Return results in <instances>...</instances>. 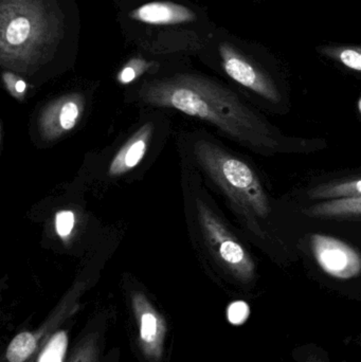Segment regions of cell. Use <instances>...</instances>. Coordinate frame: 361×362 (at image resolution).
<instances>
[{"mask_svg": "<svg viewBox=\"0 0 361 362\" xmlns=\"http://www.w3.org/2000/svg\"><path fill=\"white\" fill-rule=\"evenodd\" d=\"M220 54L225 72L233 81L271 103H279L281 95L268 74L230 45H220Z\"/></svg>", "mask_w": 361, "mask_h": 362, "instance_id": "9", "label": "cell"}, {"mask_svg": "<svg viewBox=\"0 0 361 362\" xmlns=\"http://www.w3.org/2000/svg\"><path fill=\"white\" fill-rule=\"evenodd\" d=\"M311 244L316 261L330 276L348 280L361 274V255L345 242L332 236L314 234Z\"/></svg>", "mask_w": 361, "mask_h": 362, "instance_id": "8", "label": "cell"}, {"mask_svg": "<svg viewBox=\"0 0 361 362\" xmlns=\"http://www.w3.org/2000/svg\"><path fill=\"white\" fill-rule=\"evenodd\" d=\"M85 98L68 93L49 102L37 118L38 134L44 141H55L72 131L82 119Z\"/></svg>", "mask_w": 361, "mask_h": 362, "instance_id": "7", "label": "cell"}, {"mask_svg": "<svg viewBox=\"0 0 361 362\" xmlns=\"http://www.w3.org/2000/svg\"><path fill=\"white\" fill-rule=\"evenodd\" d=\"M131 300L139 331L140 349L150 362H160L167 334V321L144 293L135 291Z\"/></svg>", "mask_w": 361, "mask_h": 362, "instance_id": "6", "label": "cell"}, {"mask_svg": "<svg viewBox=\"0 0 361 362\" xmlns=\"http://www.w3.org/2000/svg\"><path fill=\"white\" fill-rule=\"evenodd\" d=\"M144 104L171 108L211 123L239 144L258 152L279 151L273 127L237 95L215 81L197 74H177L146 83L139 91Z\"/></svg>", "mask_w": 361, "mask_h": 362, "instance_id": "1", "label": "cell"}, {"mask_svg": "<svg viewBox=\"0 0 361 362\" xmlns=\"http://www.w3.org/2000/svg\"><path fill=\"white\" fill-rule=\"evenodd\" d=\"M305 215L316 218L361 216V196L339 198L315 204L303 211Z\"/></svg>", "mask_w": 361, "mask_h": 362, "instance_id": "12", "label": "cell"}, {"mask_svg": "<svg viewBox=\"0 0 361 362\" xmlns=\"http://www.w3.org/2000/svg\"><path fill=\"white\" fill-rule=\"evenodd\" d=\"M196 213L206 245L214 259L237 280L250 282L256 274V265L245 247L203 200L196 199Z\"/></svg>", "mask_w": 361, "mask_h": 362, "instance_id": "4", "label": "cell"}, {"mask_svg": "<svg viewBox=\"0 0 361 362\" xmlns=\"http://www.w3.org/2000/svg\"><path fill=\"white\" fill-rule=\"evenodd\" d=\"M4 82L6 88H8V93L13 97L20 99L25 95V91H27V84L21 78H17L16 76L10 74V72H6V74H4Z\"/></svg>", "mask_w": 361, "mask_h": 362, "instance_id": "20", "label": "cell"}, {"mask_svg": "<svg viewBox=\"0 0 361 362\" xmlns=\"http://www.w3.org/2000/svg\"><path fill=\"white\" fill-rule=\"evenodd\" d=\"M99 354V336L91 333L74 348L67 362H97Z\"/></svg>", "mask_w": 361, "mask_h": 362, "instance_id": "16", "label": "cell"}, {"mask_svg": "<svg viewBox=\"0 0 361 362\" xmlns=\"http://www.w3.org/2000/svg\"><path fill=\"white\" fill-rule=\"evenodd\" d=\"M146 63L141 59H133L129 62L118 76L119 82L122 84H129V83L133 82L136 78L143 74L144 70L146 69Z\"/></svg>", "mask_w": 361, "mask_h": 362, "instance_id": "18", "label": "cell"}, {"mask_svg": "<svg viewBox=\"0 0 361 362\" xmlns=\"http://www.w3.org/2000/svg\"><path fill=\"white\" fill-rule=\"evenodd\" d=\"M321 54L338 62L349 69L361 72V47H321L318 49Z\"/></svg>", "mask_w": 361, "mask_h": 362, "instance_id": "15", "label": "cell"}, {"mask_svg": "<svg viewBox=\"0 0 361 362\" xmlns=\"http://www.w3.org/2000/svg\"><path fill=\"white\" fill-rule=\"evenodd\" d=\"M78 308V303L65 299L36 331H25L17 334L2 357L1 362H32L48 338L57 331L64 321L69 319Z\"/></svg>", "mask_w": 361, "mask_h": 362, "instance_id": "5", "label": "cell"}, {"mask_svg": "<svg viewBox=\"0 0 361 362\" xmlns=\"http://www.w3.org/2000/svg\"><path fill=\"white\" fill-rule=\"evenodd\" d=\"M358 110H360V112L361 114V98H360V102H358Z\"/></svg>", "mask_w": 361, "mask_h": 362, "instance_id": "22", "label": "cell"}, {"mask_svg": "<svg viewBox=\"0 0 361 362\" xmlns=\"http://www.w3.org/2000/svg\"><path fill=\"white\" fill-rule=\"evenodd\" d=\"M131 18L150 25H178L196 18L194 13L182 4L155 1L143 4L131 13Z\"/></svg>", "mask_w": 361, "mask_h": 362, "instance_id": "11", "label": "cell"}, {"mask_svg": "<svg viewBox=\"0 0 361 362\" xmlns=\"http://www.w3.org/2000/svg\"><path fill=\"white\" fill-rule=\"evenodd\" d=\"M193 155L208 177L224 192L247 227L263 238L260 221L269 216L271 206L254 170L209 140H197Z\"/></svg>", "mask_w": 361, "mask_h": 362, "instance_id": "3", "label": "cell"}, {"mask_svg": "<svg viewBox=\"0 0 361 362\" xmlns=\"http://www.w3.org/2000/svg\"><path fill=\"white\" fill-rule=\"evenodd\" d=\"M69 334L57 329L48 338L32 362H67Z\"/></svg>", "mask_w": 361, "mask_h": 362, "instance_id": "14", "label": "cell"}, {"mask_svg": "<svg viewBox=\"0 0 361 362\" xmlns=\"http://www.w3.org/2000/svg\"><path fill=\"white\" fill-rule=\"evenodd\" d=\"M227 317H228L229 322L232 325H243L249 317V308L245 302H235L229 306L228 310H227Z\"/></svg>", "mask_w": 361, "mask_h": 362, "instance_id": "19", "label": "cell"}, {"mask_svg": "<svg viewBox=\"0 0 361 362\" xmlns=\"http://www.w3.org/2000/svg\"><path fill=\"white\" fill-rule=\"evenodd\" d=\"M154 134V125L146 123L137 129L121 146L108 165L110 177H120L133 171L141 163L148 153Z\"/></svg>", "mask_w": 361, "mask_h": 362, "instance_id": "10", "label": "cell"}, {"mask_svg": "<svg viewBox=\"0 0 361 362\" xmlns=\"http://www.w3.org/2000/svg\"><path fill=\"white\" fill-rule=\"evenodd\" d=\"M309 197L312 199H339L361 196V178L360 180L324 183L309 189Z\"/></svg>", "mask_w": 361, "mask_h": 362, "instance_id": "13", "label": "cell"}, {"mask_svg": "<svg viewBox=\"0 0 361 362\" xmlns=\"http://www.w3.org/2000/svg\"><path fill=\"white\" fill-rule=\"evenodd\" d=\"M305 362H322L320 359L316 358V357H309L307 361Z\"/></svg>", "mask_w": 361, "mask_h": 362, "instance_id": "21", "label": "cell"}, {"mask_svg": "<svg viewBox=\"0 0 361 362\" xmlns=\"http://www.w3.org/2000/svg\"><path fill=\"white\" fill-rule=\"evenodd\" d=\"M74 226H76V215L71 210H61L55 215V232L64 243H67L71 238Z\"/></svg>", "mask_w": 361, "mask_h": 362, "instance_id": "17", "label": "cell"}, {"mask_svg": "<svg viewBox=\"0 0 361 362\" xmlns=\"http://www.w3.org/2000/svg\"><path fill=\"white\" fill-rule=\"evenodd\" d=\"M61 17L50 0H0V63L16 72L34 70L61 37Z\"/></svg>", "mask_w": 361, "mask_h": 362, "instance_id": "2", "label": "cell"}]
</instances>
